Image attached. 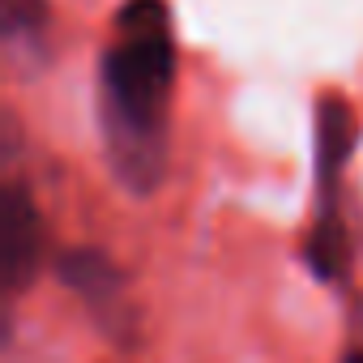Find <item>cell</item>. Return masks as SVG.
I'll return each mask as SVG.
<instances>
[{"label":"cell","instance_id":"obj_1","mask_svg":"<svg viewBox=\"0 0 363 363\" xmlns=\"http://www.w3.org/2000/svg\"><path fill=\"white\" fill-rule=\"evenodd\" d=\"M175 82V39L162 0H124L116 39L99 65V116L116 179L150 197L167 175V94Z\"/></svg>","mask_w":363,"mask_h":363},{"label":"cell","instance_id":"obj_2","mask_svg":"<svg viewBox=\"0 0 363 363\" xmlns=\"http://www.w3.org/2000/svg\"><path fill=\"white\" fill-rule=\"evenodd\" d=\"M60 282L86 303V312L94 316V325L107 337H128L133 329V303L124 291V274L116 269V261L99 248H73L60 257Z\"/></svg>","mask_w":363,"mask_h":363},{"label":"cell","instance_id":"obj_3","mask_svg":"<svg viewBox=\"0 0 363 363\" xmlns=\"http://www.w3.org/2000/svg\"><path fill=\"white\" fill-rule=\"evenodd\" d=\"M43 261V218L22 184H9L5 206H0V269H5V291L18 295Z\"/></svg>","mask_w":363,"mask_h":363},{"label":"cell","instance_id":"obj_4","mask_svg":"<svg viewBox=\"0 0 363 363\" xmlns=\"http://www.w3.org/2000/svg\"><path fill=\"white\" fill-rule=\"evenodd\" d=\"M359 141V116L342 94H325L316 103V189L320 210H333V184L342 179Z\"/></svg>","mask_w":363,"mask_h":363},{"label":"cell","instance_id":"obj_5","mask_svg":"<svg viewBox=\"0 0 363 363\" xmlns=\"http://www.w3.org/2000/svg\"><path fill=\"white\" fill-rule=\"evenodd\" d=\"M303 265L320 278V282H337L350 269V240H346V223L337 210H320L316 227L308 231L303 244Z\"/></svg>","mask_w":363,"mask_h":363},{"label":"cell","instance_id":"obj_6","mask_svg":"<svg viewBox=\"0 0 363 363\" xmlns=\"http://www.w3.org/2000/svg\"><path fill=\"white\" fill-rule=\"evenodd\" d=\"M0 18H5L9 39H43L48 30V0H0Z\"/></svg>","mask_w":363,"mask_h":363},{"label":"cell","instance_id":"obj_7","mask_svg":"<svg viewBox=\"0 0 363 363\" xmlns=\"http://www.w3.org/2000/svg\"><path fill=\"white\" fill-rule=\"evenodd\" d=\"M346 363H363V354H350V359H346Z\"/></svg>","mask_w":363,"mask_h":363}]
</instances>
